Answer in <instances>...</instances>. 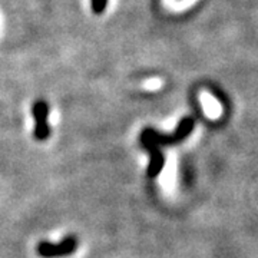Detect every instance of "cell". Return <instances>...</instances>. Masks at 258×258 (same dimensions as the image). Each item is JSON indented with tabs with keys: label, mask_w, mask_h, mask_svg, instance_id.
Returning <instances> with one entry per match:
<instances>
[{
	"label": "cell",
	"mask_w": 258,
	"mask_h": 258,
	"mask_svg": "<svg viewBox=\"0 0 258 258\" xmlns=\"http://www.w3.org/2000/svg\"><path fill=\"white\" fill-rule=\"evenodd\" d=\"M195 126V120L191 116H185L179 120L178 126H176L175 132L171 135H164L161 132H158L152 128H145L141 132V141H147L151 142L157 147H164V145H174L178 142H182L191 132L194 131Z\"/></svg>",
	"instance_id": "1"
},
{
	"label": "cell",
	"mask_w": 258,
	"mask_h": 258,
	"mask_svg": "<svg viewBox=\"0 0 258 258\" xmlns=\"http://www.w3.org/2000/svg\"><path fill=\"white\" fill-rule=\"evenodd\" d=\"M78 249V238L74 235H68L57 244H52L49 241H40L37 244L36 251L43 258L69 257Z\"/></svg>",
	"instance_id": "2"
},
{
	"label": "cell",
	"mask_w": 258,
	"mask_h": 258,
	"mask_svg": "<svg viewBox=\"0 0 258 258\" xmlns=\"http://www.w3.org/2000/svg\"><path fill=\"white\" fill-rule=\"evenodd\" d=\"M32 113L35 118V131L33 135L36 141H46L50 137V128L47 123L49 116V105L43 99H37L32 106Z\"/></svg>",
	"instance_id": "3"
},
{
	"label": "cell",
	"mask_w": 258,
	"mask_h": 258,
	"mask_svg": "<svg viewBox=\"0 0 258 258\" xmlns=\"http://www.w3.org/2000/svg\"><path fill=\"white\" fill-rule=\"evenodd\" d=\"M141 145L147 149L151 155V161H149V165H148V176L149 178H157L161 171L164 169V165H165V158H164V154L161 152V149L157 145L151 144V142H147V141H141Z\"/></svg>",
	"instance_id": "4"
},
{
	"label": "cell",
	"mask_w": 258,
	"mask_h": 258,
	"mask_svg": "<svg viewBox=\"0 0 258 258\" xmlns=\"http://www.w3.org/2000/svg\"><path fill=\"white\" fill-rule=\"evenodd\" d=\"M108 0H91V8L95 15H102L106 9Z\"/></svg>",
	"instance_id": "5"
}]
</instances>
